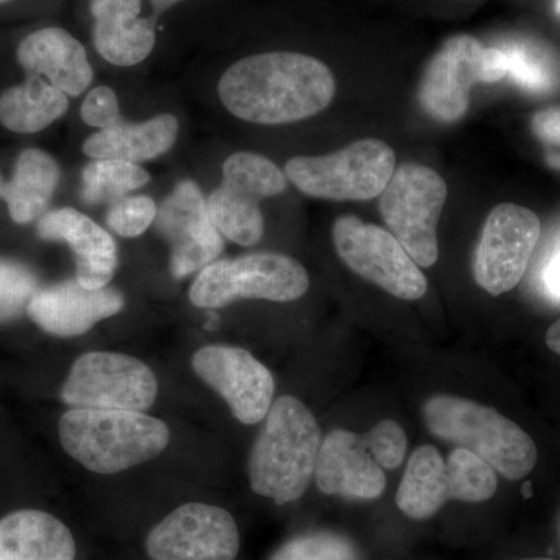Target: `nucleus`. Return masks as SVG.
Segmentation results:
<instances>
[{
    "instance_id": "f257e3e1",
    "label": "nucleus",
    "mask_w": 560,
    "mask_h": 560,
    "mask_svg": "<svg viewBox=\"0 0 560 560\" xmlns=\"http://www.w3.org/2000/svg\"><path fill=\"white\" fill-rule=\"evenodd\" d=\"M337 84L323 61L296 51H268L234 62L219 97L237 119L285 125L311 119L334 101Z\"/></svg>"
},
{
    "instance_id": "f03ea898",
    "label": "nucleus",
    "mask_w": 560,
    "mask_h": 560,
    "mask_svg": "<svg viewBox=\"0 0 560 560\" xmlns=\"http://www.w3.org/2000/svg\"><path fill=\"white\" fill-rule=\"evenodd\" d=\"M249 455L257 495L287 504L300 500L315 477L323 436L312 411L296 397L272 401Z\"/></svg>"
},
{
    "instance_id": "7ed1b4c3",
    "label": "nucleus",
    "mask_w": 560,
    "mask_h": 560,
    "mask_svg": "<svg viewBox=\"0 0 560 560\" xmlns=\"http://www.w3.org/2000/svg\"><path fill=\"white\" fill-rule=\"evenodd\" d=\"M60 441L81 466L113 475L160 456L171 430L140 411L72 408L60 420Z\"/></svg>"
},
{
    "instance_id": "20e7f679",
    "label": "nucleus",
    "mask_w": 560,
    "mask_h": 560,
    "mask_svg": "<svg viewBox=\"0 0 560 560\" xmlns=\"http://www.w3.org/2000/svg\"><path fill=\"white\" fill-rule=\"evenodd\" d=\"M423 419L434 438L475 453L506 480H522L536 467L537 447L529 434L495 408L436 394L423 405Z\"/></svg>"
},
{
    "instance_id": "39448f33",
    "label": "nucleus",
    "mask_w": 560,
    "mask_h": 560,
    "mask_svg": "<svg viewBox=\"0 0 560 560\" xmlns=\"http://www.w3.org/2000/svg\"><path fill=\"white\" fill-rule=\"evenodd\" d=\"M396 172V154L378 139H360L326 156L291 158L285 175L308 195L330 201H368L381 197Z\"/></svg>"
},
{
    "instance_id": "423d86ee",
    "label": "nucleus",
    "mask_w": 560,
    "mask_h": 560,
    "mask_svg": "<svg viewBox=\"0 0 560 560\" xmlns=\"http://www.w3.org/2000/svg\"><path fill=\"white\" fill-rule=\"evenodd\" d=\"M308 287V272L300 261L282 254L256 253L202 268L189 298L197 307L220 308L237 300L296 301Z\"/></svg>"
},
{
    "instance_id": "0eeeda50",
    "label": "nucleus",
    "mask_w": 560,
    "mask_h": 560,
    "mask_svg": "<svg viewBox=\"0 0 560 560\" xmlns=\"http://www.w3.org/2000/svg\"><path fill=\"white\" fill-rule=\"evenodd\" d=\"M447 200V184L427 165L407 162L396 168L381 195V213L390 234L420 268L440 257L438 223Z\"/></svg>"
},
{
    "instance_id": "6e6552de",
    "label": "nucleus",
    "mask_w": 560,
    "mask_h": 560,
    "mask_svg": "<svg viewBox=\"0 0 560 560\" xmlns=\"http://www.w3.org/2000/svg\"><path fill=\"white\" fill-rule=\"evenodd\" d=\"M331 237L338 256L360 278L399 300L418 301L425 296V276L389 231L345 215L335 221Z\"/></svg>"
},
{
    "instance_id": "1a4fd4ad",
    "label": "nucleus",
    "mask_w": 560,
    "mask_h": 560,
    "mask_svg": "<svg viewBox=\"0 0 560 560\" xmlns=\"http://www.w3.org/2000/svg\"><path fill=\"white\" fill-rule=\"evenodd\" d=\"M158 396L153 371L135 357L116 352H88L77 359L61 389L72 408L145 411Z\"/></svg>"
},
{
    "instance_id": "9d476101",
    "label": "nucleus",
    "mask_w": 560,
    "mask_h": 560,
    "mask_svg": "<svg viewBox=\"0 0 560 560\" xmlns=\"http://www.w3.org/2000/svg\"><path fill=\"white\" fill-rule=\"evenodd\" d=\"M540 220L533 210L500 205L489 213L474 257L478 285L492 296L518 285L540 237Z\"/></svg>"
},
{
    "instance_id": "9b49d317",
    "label": "nucleus",
    "mask_w": 560,
    "mask_h": 560,
    "mask_svg": "<svg viewBox=\"0 0 560 560\" xmlns=\"http://www.w3.org/2000/svg\"><path fill=\"white\" fill-rule=\"evenodd\" d=\"M145 545L153 560H235L241 536L230 512L187 503L154 526Z\"/></svg>"
},
{
    "instance_id": "f8f14e48",
    "label": "nucleus",
    "mask_w": 560,
    "mask_h": 560,
    "mask_svg": "<svg viewBox=\"0 0 560 560\" xmlns=\"http://www.w3.org/2000/svg\"><path fill=\"white\" fill-rule=\"evenodd\" d=\"M191 368L202 382L226 400L232 415L245 425L267 418L275 399V378L248 350L212 345L195 352Z\"/></svg>"
},
{
    "instance_id": "ddd939ff",
    "label": "nucleus",
    "mask_w": 560,
    "mask_h": 560,
    "mask_svg": "<svg viewBox=\"0 0 560 560\" xmlns=\"http://www.w3.org/2000/svg\"><path fill=\"white\" fill-rule=\"evenodd\" d=\"M156 230L171 243V267L175 278L200 272L219 259L223 235L213 226L208 198L194 180H180L158 209Z\"/></svg>"
},
{
    "instance_id": "4468645a",
    "label": "nucleus",
    "mask_w": 560,
    "mask_h": 560,
    "mask_svg": "<svg viewBox=\"0 0 560 560\" xmlns=\"http://www.w3.org/2000/svg\"><path fill=\"white\" fill-rule=\"evenodd\" d=\"M180 0H91L94 46L102 58L131 68L156 46L158 21Z\"/></svg>"
},
{
    "instance_id": "2eb2a0df",
    "label": "nucleus",
    "mask_w": 560,
    "mask_h": 560,
    "mask_svg": "<svg viewBox=\"0 0 560 560\" xmlns=\"http://www.w3.org/2000/svg\"><path fill=\"white\" fill-rule=\"evenodd\" d=\"M488 47L469 35L453 36L434 55L420 86V103L430 116L455 121L469 108L475 83H485Z\"/></svg>"
},
{
    "instance_id": "dca6fc26",
    "label": "nucleus",
    "mask_w": 560,
    "mask_h": 560,
    "mask_svg": "<svg viewBox=\"0 0 560 560\" xmlns=\"http://www.w3.org/2000/svg\"><path fill=\"white\" fill-rule=\"evenodd\" d=\"M124 307L119 291L108 287L86 289L79 280L70 279L36 291L27 315L47 334L69 338L86 334L98 320L117 315Z\"/></svg>"
},
{
    "instance_id": "f3484780",
    "label": "nucleus",
    "mask_w": 560,
    "mask_h": 560,
    "mask_svg": "<svg viewBox=\"0 0 560 560\" xmlns=\"http://www.w3.org/2000/svg\"><path fill=\"white\" fill-rule=\"evenodd\" d=\"M38 235L47 242H65L75 254L77 276L86 289H105L114 278L119 256L108 231L80 210H49L38 220Z\"/></svg>"
},
{
    "instance_id": "a211bd4d",
    "label": "nucleus",
    "mask_w": 560,
    "mask_h": 560,
    "mask_svg": "<svg viewBox=\"0 0 560 560\" xmlns=\"http://www.w3.org/2000/svg\"><path fill=\"white\" fill-rule=\"evenodd\" d=\"M316 486L326 495L350 500H377L385 492V470L364 447L360 434L334 430L320 444Z\"/></svg>"
},
{
    "instance_id": "6ab92c4d",
    "label": "nucleus",
    "mask_w": 560,
    "mask_h": 560,
    "mask_svg": "<svg viewBox=\"0 0 560 560\" xmlns=\"http://www.w3.org/2000/svg\"><path fill=\"white\" fill-rule=\"evenodd\" d=\"M16 58L27 75L46 80L68 97H79L94 80L86 49L65 28L46 27L25 36Z\"/></svg>"
},
{
    "instance_id": "aec40b11",
    "label": "nucleus",
    "mask_w": 560,
    "mask_h": 560,
    "mask_svg": "<svg viewBox=\"0 0 560 560\" xmlns=\"http://www.w3.org/2000/svg\"><path fill=\"white\" fill-rule=\"evenodd\" d=\"M75 540L65 523L43 511H18L0 521V560H73Z\"/></svg>"
},
{
    "instance_id": "412c9836",
    "label": "nucleus",
    "mask_w": 560,
    "mask_h": 560,
    "mask_svg": "<svg viewBox=\"0 0 560 560\" xmlns=\"http://www.w3.org/2000/svg\"><path fill=\"white\" fill-rule=\"evenodd\" d=\"M179 121L173 114H158L139 124H121L95 132L83 143L91 160H116L140 164L156 160L173 149L178 139Z\"/></svg>"
},
{
    "instance_id": "4be33fe9",
    "label": "nucleus",
    "mask_w": 560,
    "mask_h": 560,
    "mask_svg": "<svg viewBox=\"0 0 560 560\" xmlns=\"http://www.w3.org/2000/svg\"><path fill=\"white\" fill-rule=\"evenodd\" d=\"M60 179V165L47 151H22L9 180L0 172V200L5 202L10 219L16 224L39 220L46 213Z\"/></svg>"
},
{
    "instance_id": "5701e85b",
    "label": "nucleus",
    "mask_w": 560,
    "mask_h": 560,
    "mask_svg": "<svg viewBox=\"0 0 560 560\" xmlns=\"http://www.w3.org/2000/svg\"><path fill=\"white\" fill-rule=\"evenodd\" d=\"M68 109V95L39 77L27 75L0 94V125L16 135L46 130Z\"/></svg>"
},
{
    "instance_id": "b1692460",
    "label": "nucleus",
    "mask_w": 560,
    "mask_h": 560,
    "mask_svg": "<svg viewBox=\"0 0 560 560\" xmlns=\"http://www.w3.org/2000/svg\"><path fill=\"white\" fill-rule=\"evenodd\" d=\"M447 501L451 493L445 459L431 445L416 448L397 489V508L412 521H427Z\"/></svg>"
},
{
    "instance_id": "393cba45",
    "label": "nucleus",
    "mask_w": 560,
    "mask_h": 560,
    "mask_svg": "<svg viewBox=\"0 0 560 560\" xmlns=\"http://www.w3.org/2000/svg\"><path fill=\"white\" fill-rule=\"evenodd\" d=\"M208 212L215 230L228 241L254 246L264 237V213L256 198L221 184L208 198Z\"/></svg>"
},
{
    "instance_id": "a878e982",
    "label": "nucleus",
    "mask_w": 560,
    "mask_h": 560,
    "mask_svg": "<svg viewBox=\"0 0 560 560\" xmlns=\"http://www.w3.org/2000/svg\"><path fill=\"white\" fill-rule=\"evenodd\" d=\"M149 183L150 173L139 164L94 160L81 173V200L88 205H113Z\"/></svg>"
},
{
    "instance_id": "bb28decb",
    "label": "nucleus",
    "mask_w": 560,
    "mask_h": 560,
    "mask_svg": "<svg viewBox=\"0 0 560 560\" xmlns=\"http://www.w3.org/2000/svg\"><path fill=\"white\" fill-rule=\"evenodd\" d=\"M221 184L261 201L285 191L289 178L268 158L250 151H237L224 161Z\"/></svg>"
},
{
    "instance_id": "cd10ccee",
    "label": "nucleus",
    "mask_w": 560,
    "mask_h": 560,
    "mask_svg": "<svg viewBox=\"0 0 560 560\" xmlns=\"http://www.w3.org/2000/svg\"><path fill=\"white\" fill-rule=\"evenodd\" d=\"M506 55L508 75L525 90L550 92L560 84V65L555 55L529 40L500 47Z\"/></svg>"
},
{
    "instance_id": "c85d7f7f",
    "label": "nucleus",
    "mask_w": 560,
    "mask_h": 560,
    "mask_svg": "<svg viewBox=\"0 0 560 560\" xmlns=\"http://www.w3.org/2000/svg\"><path fill=\"white\" fill-rule=\"evenodd\" d=\"M451 500L482 503L495 495L497 471L490 464L466 448L456 447L445 459Z\"/></svg>"
},
{
    "instance_id": "c756f323",
    "label": "nucleus",
    "mask_w": 560,
    "mask_h": 560,
    "mask_svg": "<svg viewBox=\"0 0 560 560\" xmlns=\"http://www.w3.org/2000/svg\"><path fill=\"white\" fill-rule=\"evenodd\" d=\"M271 560H361V555L348 537L323 530L287 541Z\"/></svg>"
},
{
    "instance_id": "7c9ffc66",
    "label": "nucleus",
    "mask_w": 560,
    "mask_h": 560,
    "mask_svg": "<svg viewBox=\"0 0 560 560\" xmlns=\"http://www.w3.org/2000/svg\"><path fill=\"white\" fill-rule=\"evenodd\" d=\"M38 290V278L31 268L21 261L0 257V324L27 312Z\"/></svg>"
},
{
    "instance_id": "2f4dec72",
    "label": "nucleus",
    "mask_w": 560,
    "mask_h": 560,
    "mask_svg": "<svg viewBox=\"0 0 560 560\" xmlns=\"http://www.w3.org/2000/svg\"><path fill=\"white\" fill-rule=\"evenodd\" d=\"M158 209L156 201L147 195L125 197L110 205L106 223L120 237H140L156 221Z\"/></svg>"
},
{
    "instance_id": "473e14b6",
    "label": "nucleus",
    "mask_w": 560,
    "mask_h": 560,
    "mask_svg": "<svg viewBox=\"0 0 560 560\" xmlns=\"http://www.w3.org/2000/svg\"><path fill=\"white\" fill-rule=\"evenodd\" d=\"M364 447L383 470H394L404 463L408 438L396 420H382L366 434H361Z\"/></svg>"
},
{
    "instance_id": "72a5a7b5",
    "label": "nucleus",
    "mask_w": 560,
    "mask_h": 560,
    "mask_svg": "<svg viewBox=\"0 0 560 560\" xmlns=\"http://www.w3.org/2000/svg\"><path fill=\"white\" fill-rule=\"evenodd\" d=\"M81 119L84 124L98 131L109 130L121 124L119 97L109 86L94 88L86 95L80 108Z\"/></svg>"
},
{
    "instance_id": "f704fd0d",
    "label": "nucleus",
    "mask_w": 560,
    "mask_h": 560,
    "mask_svg": "<svg viewBox=\"0 0 560 560\" xmlns=\"http://www.w3.org/2000/svg\"><path fill=\"white\" fill-rule=\"evenodd\" d=\"M533 131L548 147V153H560V108L545 109L536 114Z\"/></svg>"
},
{
    "instance_id": "c9c22d12",
    "label": "nucleus",
    "mask_w": 560,
    "mask_h": 560,
    "mask_svg": "<svg viewBox=\"0 0 560 560\" xmlns=\"http://www.w3.org/2000/svg\"><path fill=\"white\" fill-rule=\"evenodd\" d=\"M545 289L552 296L560 298V246L559 249L552 254L550 261L544 272Z\"/></svg>"
},
{
    "instance_id": "e433bc0d",
    "label": "nucleus",
    "mask_w": 560,
    "mask_h": 560,
    "mask_svg": "<svg viewBox=\"0 0 560 560\" xmlns=\"http://www.w3.org/2000/svg\"><path fill=\"white\" fill-rule=\"evenodd\" d=\"M547 346L552 352L560 355V319L556 320L555 324L547 331Z\"/></svg>"
},
{
    "instance_id": "4c0bfd02",
    "label": "nucleus",
    "mask_w": 560,
    "mask_h": 560,
    "mask_svg": "<svg viewBox=\"0 0 560 560\" xmlns=\"http://www.w3.org/2000/svg\"><path fill=\"white\" fill-rule=\"evenodd\" d=\"M547 161L551 167L558 168V171H560V153H548Z\"/></svg>"
},
{
    "instance_id": "58836bf2",
    "label": "nucleus",
    "mask_w": 560,
    "mask_h": 560,
    "mask_svg": "<svg viewBox=\"0 0 560 560\" xmlns=\"http://www.w3.org/2000/svg\"><path fill=\"white\" fill-rule=\"evenodd\" d=\"M518 560H556L550 558H529V559H518Z\"/></svg>"
},
{
    "instance_id": "ea45409f",
    "label": "nucleus",
    "mask_w": 560,
    "mask_h": 560,
    "mask_svg": "<svg viewBox=\"0 0 560 560\" xmlns=\"http://www.w3.org/2000/svg\"><path fill=\"white\" fill-rule=\"evenodd\" d=\"M556 10H558L560 13V0H558V2H556Z\"/></svg>"
},
{
    "instance_id": "a19ab883",
    "label": "nucleus",
    "mask_w": 560,
    "mask_h": 560,
    "mask_svg": "<svg viewBox=\"0 0 560 560\" xmlns=\"http://www.w3.org/2000/svg\"><path fill=\"white\" fill-rule=\"evenodd\" d=\"M9 2V0H0V3Z\"/></svg>"
}]
</instances>
